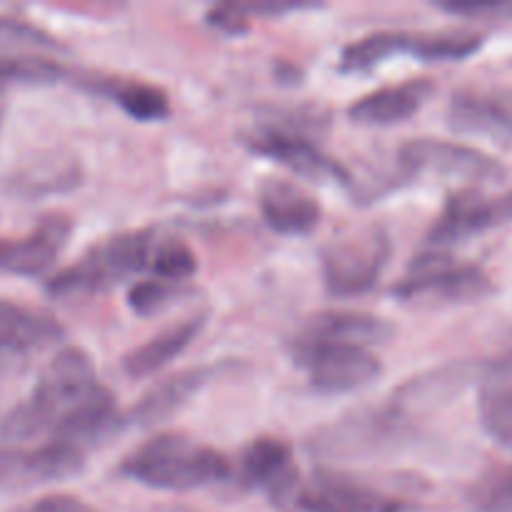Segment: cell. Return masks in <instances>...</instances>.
Returning <instances> with one entry per match:
<instances>
[{
    "mask_svg": "<svg viewBox=\"0 0 512 512\" xmlns=\"http://www.w3.org/2000/svg\"><path fill=\"white\" fill-rule=\"evenodd\" d=\"M100 388L93 363L80 348H63L40 375L33 393L0 420V440L20 448L53 438L60 425Z\"/></svg>",
    "mask_w": 512,
    "mask_h": 512,
    "instance_id": "obj_1",
    "label": "cell"
},
{
    "mask_svg": "<svg viewBox=\"0 0 512 512\" xmlns=\"http://www.w3.org/2000/svg\"><path fill=\"white\" fill-rule=\"evenodd\" d=\"M120 473L145 488L185 493L220 483L233 470L220 450L183 433H160L125 455Z\"/></svg>",
    "mask_w": 512,
    "mask_h": 512,
    "instance_id": "obj_2",
    "label": "cell"
},
{
    "mask_svg": "<svg viewBox=\"0 0 512 512\" xmlns=\"http://www.w3.org/2000/svg\"><path fill=\"white\" fill-rule=\"evenodd\" d=\"M150 238H153L150 230H128L93 245L78 263L68 265L50 278L48 293L58 298H73V295H90L113 288L148 265L150 248H153Z\"/></svg>",
    "mask_w": 512,
    "mask_h": 512,
    "instance_id": "obj_3",
    "label": "cell"
},
{
    "mask_svg": "<svg viewBox=\"0 0 512 512\" xmlns=\"http://www.w3.org/2000/svg\"><path fill=\"white\" fill-rule=\"evenodd\" d=\"M393 255L390 235L380 225L333 238L320 250L325 290L335 298L365 295L378 285Z\"/></svg>",
    "mask_w": 512,
    "mask_h": 512,
    "instance_id": "obj_4",
    "label": "cell"
},
{
    "mask_svg": "<svg viewBox=\"0 0 512 512\" xmlns=\"http://www.w3.org/2000/svg\"><path fill=\"white\" fill-rule=\"evenodd\" d=\"M393 293L400 300H443V303H473L493 293V283L483 268L458 263L443 250L418 255L405 270Z\"/></svg>",
    "mask_w": 512,
    "mask_h": 512,
    "instance_id": "obj_5",
    "label": "cell"
},
{
    "mask_svg": "<svg viewBox=\"0 0 512 512\" xmlns=\"http://www.w3.org/2000/svg\"><path fill=\"white\" fill-rule=\"evenodd\" d=\"M400 178L415 180L420 175H440V178H458L468 183H490L503 178V165L483 150L460 143H445L435 138L410 140L398 153Z\"/></svg>",
    "mask_w": 512,
    "mask_h": 512,
    "instance_id": "obj_6",
    "label": "cell"
},
{
    "mask_svg": "<svg viewBox=\"0 0 512 512\" xmlns=\"http://www.w3.org/2000/svg\"><path fill=\"white\" fill-rule=\"evenodd\" d=\"M293 355L300 365L308 368L313 388L328 395L353 393L383 373L378 355L358 345H308V348H293Z\"/></svg>",
    "mask_w": 512,
    "mask_h": 512,
    "instance_id": "obj_7",
    "label": "cell"
},
{
    "mask_svg": "<svg viewBox=\"0 0 512 512\" xmlns=\"http://www.w3.org/2000/svg\"><path fill=\"white\" fill-rule=\"evenodd\" d=\"M85 453L70 445L48 440L40 448H0V493L38 488L45 483H58L80 473Z\"/></svg>",
    "mask_w": 512,
    "mask_h": 512,
    "instance_id": "obj_8",
    "label": "cell"
},
{
    "mask_svg": "<svg viewBox=\"0 0 512 512\" xmlns=\"http://www.w3.org/2000/svg\"><path fill=\"white\" fill-rule=\"evenodd\" d=\"M448 123L463 135H483L500 145H512V85L455 90Z\"/></svg>",
    "mask_w": 512,
    "mask_h": 512,
    "instance_id": "obj_9",
    "label": "cell"
},
{
    "mask_svg": "<svg viewBox=\"0 0 512 512\" xmlns=\"http://www.w3.org/2000/svg\"><path fill=\"white\" fill-rule=\"evenodd\" d=\"M240 483L245 488H260L278 508H288L300 485V470L293 450L278 438H258L240 455Z\"/></svg>",
    "mask_w": 512,
    "mask_h": 512,
    "instance_id": "obj_10",
    "label": "cell"
},
{
    "mask_svg": "<svg viewBox=\"0 0 512 512\" xmlns=\"http://www.w3.org/2000/svg\"><path fill=\"white\" fill-rule=\"evenodd\" d=\"M255 153L275 160L283 168L293 170L295 175H303L310 180H333V183H350V175L343 165L328 153L318 148L315 140H308L305 135L293 133L285 128H268L263 133H255L248 140Z\"/></svg>",
    "mask_w": 512,
    "mask_h": 512,
    "instance_id": "obj_11",
    "label": "cell"
},
{
    "mask_svg": "<svg viewBox=\"0 0 512 512\" xmlns=\"http://www.w3.org/2000/svg\"><path fill=\"white\" fill-rule=\"evenodd\" d=\"M393 325L378 315L350 313V310H328L318 313L298 330L293 338V348H308V345H358V348H373L385 343L393 335Z\"/></svg>",
    "mask_w": 512,
    "mask_h": 512,
    "instance_id": "obj_12",
    "label": "cell"
},
{
    "mask_svg": "<svg viewBox=\"0 0 512 512\" xmlns=\"http://www.w3.org/2000/svg\"><path fill=\"white\" fill-rule=\"evenodd\" d=\"M70 233L73 223L65 215H48L28 238L0 243V273L25 275V278L43 275L58 260Z\"/></svg>",
    "mask_w": 512,
    "mask_h": 512,
    "instance_id": "obj_13",
    "label": "cell"
},
{
    "mask_svg": "<svg viewBox=\"0 0 512 512\" xmlns=\"http://www.w3.org/2000/svg\"><path fill=\"white\" fill-rule=\"evenodd\" d=\"M258 203L265 223L283 235H308L310 230L318 228L320 215H323L313 195L283 178L263 180L258 190Z\"/></svg>",
    "mask_w": 512,
    "mask_h": 512,
    "instance_id": "obj_14",
    "label": "cell"
},
{
    "mask_svg": "<svg viewBox=\"0 0 512 512\" xmlns=\"http://www.w3.org/2000/svg\"><path fill=\"white\" fill-rule=\"evenodd\" d=\"M435 93L430 78H413L390 88L373 90L350 105L348 115L360 125H395L413 118Z\"/></svg>",
    "mask_w": 512,
    "mask_h": 512,
    "instance_id": "obj_15",
    "label": "cell"
},
{
    "mask_svg": "<svg viewBox=\"0 0 512 512\" xmlns=\"http://www.w3.org/2000/svg\"><path fill=\"white\" fill-rule=\"evenodd\" d=\"M285 510L293 512H380L378 495L365 485L335 475H313L300 480Z\"/></svg>",
    "mask_w": 512,
    "mask_h": 512,
    "instance_id": "obj_16",
    "label": "cell"
},
{
    "mask_svg": "<svg viewBox=\"0 0 512 512\" xmlns=\"http://www.w3.org/2000/svg\"><path fill=\"white\" fill-rule=\"evenodd\" d=\"M205 318L208 315H190V318L180 320V323L168 325L165 330H160L158 335L143 343L140 348L130 350L123 360V370L130 378H148V375L158 373L160 368L175 360L178 355H183L190 348L195 338L203 333Z\"/></svg>",
    "mask_w": 512,
    "mask_h": 512,
    "instance_id": "obj_17",
    "label": "cell"
},
{
    "mask_svg": "<svg viewBox=\"0 0 512 512\" xmlns=\"http://www.w3.org/2000/svg\"><path fill=\"white\" fill-rule=\"evenodd\" d=\"M488 198H483L475 190H458L448 198L438 223L433 225L428 235V243L433 250H443L448 245L463 243L473 235L490 230Z\"/></svg>",
    "mask_w": 512,
    "mask_h": 512,
    "instance_id": "obj_18",
    "label": "cell"
},
{
    "mask_svg": "<svg viewBox=\"0 0 512 512\" xmlns=\"http://www.w3.org/2000/svg\"><path fill=\"white\" fill-rule=\"evenodd\" d=\"M218 373L220 368H215V365H200V368L183 370V373L163 380V383L155 385V388L140 400L138 408L133 410V420H138L140 425H153L170 418L175 410L183 408V405L188 403L195 393H200V390H203Z\"/></svg>",
    "mask_w": 512,
    "mask_h": 512,
    "instance_id": "obj_19",
    "label": "cell"
},
{
    "mask_svg": "<svg viewBox=\"0 0 512 512\" xmlns=\"http://www.w3.org/2000/svg\"><path fill=\"white\" fill-rule=\"evenodd\" d=\"M60 335L63 330L50 315L0 300V350L23 353V350L40 348Z\"/></svg>",
    "mask_w": 512,
    "mask_h": 512,
    "instance_id": "obj_20",
    "label": "cell"
},
{
    "mask_svg": "<svg viewBox=\"0 0 512 512\" xmlns=\"http://www.w3.org/2000/svg\"><path fill=\"white\" fill-rule=\"evenodd\" d=\"M90 88L108 95L120 105L123 113L140 123H153V120L168 118L170 100L163 88L145 80H125V78H93Z\"/></svg>",
    "mask_w": 512,
    "mask_h": 512,
    "instance_id": "obj_21",
    "label": "cell"
},
{
    "mask_svg": "<svg viewBox=\"0 0 512 512\" xmlns=\"http://www.w3.org/2000/svg\"><path fill=\"white\" fill-rule=\"evenodd\" d=\"M408 40L410 33H403V30H380V33L365 35L343 50L340 70L343 73H363V70L375 68L393 55L408 53Z\"/></svg>",
    "mask_w": 512,
    "mask_h": 512,
    "instance_id": "obj_22",
    "label": "cell"
},
{
    "mask_svg": "<svg viewBox=\"0 0 512 512\" xmlns=\"http://www.w3.org/2000/svg\"><path fill=\"white\" fill-rule=\"evenodd\" d=\"M478 413L485 433L512 450V378H493L483 385Z\"/></svg>",
    "mask_w": 512,
    "mask_h": 512,
    "instance_id": "obj_23",
    "label": "cell"
},
{
    "mask_svg": "<svg viewBox=\"0 0 512 512\" xmlns=\"http://www.w3.org/2000/svg\"><path fill=\"white\" fill-rule=\"evenodd\" d=\"M483 48V35L468 30H448V33H413L410 55L428 63L438 60H463Z\"/></svg>",
    "mask_w": 512,
    "mask_h": 512,
    "instance_id": "obj_24",
    "label": "cell"
},
{
    "mask_svg": "<svg viewBox=\"0 0 512 512\" xmlns=\"http://www.w3.org/2000/svg\"><path fill=\"white\" fill-rule=\"evenodd\" d=\"M0 50H15V53H63V43L45 30L35 28L33 23L13 15H0Z\"/></svg>",
    "mask_w": 512,
    "mask_h": 512,
    "instance_id": "obj_25",
    "label": "cell"
},
{
    "mask_svg": "<svg viewBox=\"0 0 512 512\" xmlns=\"http://www.w3.org/2000/svg\"><path fill=\"white\" fill-rule=\"evenodd\" d=\"M150 268H153L158 280L180 285L183 280L193 278L195 270H198V260H195V253L183 240H165L155 248L153 258H150Z\"/></svg>",
    "mask_w": 512,
    "mask_h": 512,
    "instance_id": "obj_26",
    "label": "cell"
},
{
    "mask_svg": "<svg viewBox=\"0 0 512 512\" xmlns=\"http://www.w3.org/2000/svg\"><path fill=\"white\" fill-rule=\"evenodd\" d=\"M55 65L35 55H10L0 58V118L5 110V88L10 83H53Z\"/></svg>",
    "mask_w": 512,
    "mask_h": 512,
    "instance_id": "obj_27",
    "label": "cell"
},
{
    "mask_svg": "<svg viewBox=\"0 0 512 512\" xmlns=\"http://www.w3.org/2000/svg\"><path fill=\"white\" fill-rule=\"evenodd\" d=\"M475 512H512V465L490 470L470 490Z\"/></svg>",
    "mask_w": 512,
    "mask_h": 512,
    "instance_id": "obj_28",
    "label": "cell"
},
{
    "mask_svg": "<svg viewBox=\"0 0 512 512\" xmlns=\"http://www.w3.org/2000/svg\"><path fill=\"white\" fill-rule=\"evenodd\" d=\"M175 298H178V285L165 283V280H143L130 288L128 305L140 318H150V315L163 313L168 305L175 303Z\"/></svg>",
    "mask_w": 512,
    "mask_h": 512,
    "instance_id": "obj_29",
    "label": "cell"
},
{
    "mask_svg": "<svg viewBox=\"0 0 512 512\" xmlns=\"http://www.w3.org/2000/svg\"><path fill=\"white\" fill-rule=\"evenodd\" d=\"M205 20H208V25H213V28L223 30V33L228 35H240L250 28V18L245 15L243 5L240 3L218 5V8H213L208 15H205Z\"/></svg>",
    "mask_w": 512,
    "mask_h": 512,
    "instance_id": "obj_30",
    "label": "cell"
},
{
    "mask_svg": "<svg viewBox=\"0 0 512 512\" xmlns=\"http://www.w3.org/2000/svg\"><path fill=\"white\" fill-rule=\"evenodd\" d=\"M440 10L465 18H485V15H503L512 18V3H443Z\"/></svg>",
    "mask_w": 512,
    "mask_h": 512,
    "instance_id": "obj_31",
    "label": "cell"
},
{
    "mask_svg": "<svg viewBox=\"0 0 512 512\" xmlns=\"http://www.w3.org/2000/svg\"><path fill=\"white\" fill-rule=\"evenodd\" d=\"M18 512H93L83 500L73 498V495H48L40 498L38 503L28 505V508Z\"/></svg>",
    "mask_w": 512,
    "mask_h": 512,
    "instance_id": "obj_32",
    "label": "cell"
},
{
    "mask_svg": "<svg viewBox=\"0 0 512 512\" xmlns=\"http://www.w3.org/2000/svg\"><path fill=\"white\" fill-rule=\"evenodd\" d=\"M488 213H490V225L498 228V225L512 223V190H508L500 198L488 200Z\"/></svg>",
    "mask_w": 512,
    "mask_h": 512,
    "instance_id": "obj_33",
    "label": "cell"
},
{
    "mask_svg": "<svg viewBox=\"0 0 512 512\" xmlns=\"http://www.w3.org/2000/svg\"><path fill=\"white\" fill-rule=\"evenodd\" d=\"M380 512H395L393 508H385V510H380Z\"/></svg>",
    "mask_w": 512,
    "mask_h": 512,
    "instance_id": "obj_34",
    "label": "cell"
}]
</instances>
